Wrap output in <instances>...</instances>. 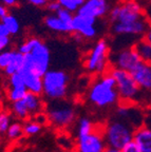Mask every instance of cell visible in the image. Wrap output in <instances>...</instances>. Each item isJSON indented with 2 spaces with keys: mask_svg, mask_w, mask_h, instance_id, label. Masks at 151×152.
I'll use <instances>...</instances> for the list:
<instances>
[{
  "mask_svg": "<svg viewBox=\"0 0 151 152\" xmlns=\"http://www.w3.org/2000/svg\"><path fill=\"white\" fill-rule=\"evenodd\" d=\"M112 31L116 35H145L149 22L144 16L142 5L135 0H127L110 11Z\"/></svg>",
  "mask_w": 151,
  "mask_h": 152,
  "instance_id": "6da1fadb",
  "label": "cell"
},
{
  "mask_svg": "<svg viewBox=\"0 0 151 152\" xmlns=\"http://www.w3.org/2000/svg\"><path fill=\"white\" fill-rule=\"evenodd\" d=\"M88 98L98 108L110 107L119 102L115 79L111 73L104 74L92 83L88 93Z\"/></svg>",
  "mask_w": 151,
  "mask_h": 152,
  "instance_id": "7a4b0ae2",
  "label": "cell"
},
{
  "mask_svg": "<svg viewBox=\"0 0 151 152\" xmlns=\"http://www.w3.org/2000/svg\"><path fill=\"white\" fill-rule=\"evenodd\" d=\"M137 127L130 121L115 116L105 127V140L107 146L122 150L133 140V134Z\"/></svg>",
  "mask_w": 151,
  "mask_h": 152,
  "instance_id": "3957f363",
  "label": "cell"
},
{
  "mask_svg": "<svg viewBox=\"0 0 151 152\" xmlns=\"http://www.w3.org/2000/svg\"><path fill=\"white\" fill-rule=\"evenodd\" d=\"M110 73L115 79L116 90L122 102H137L142 99L145 91L139 88L131 72L113 68Z\"/></svg>",
  "mask_w": 151,
  "mask_h": 152,
  "instance_id": "277c9868",
  "label": "cell"
},
{
  "mask_svg": "<svg viewBox=\"0 0 151 152\" xmlns=\"http://www.w3.org/2000/svg\"><path fill=\"white\" fill-rule=\"evenodd\" d=\"M50 61H51L50 49L45 43L39 40L31 52L24 54L23 66L21 70L33 72L43 77L45 72L49 70Z\"/></svg>",
  "mask_w": 151,
  "mask_h": 152,
  "instance_id": "5b68a950",
  "label": "cell"
},
{
  "mask_svg": "<svg viewBox=\"0 0 151 152\" xmlns=\"http://www.w3.org/2000/svg\"><path fill=\"white\" fill-rule=\"evenodd\" d=\"M69 76L60 70H48L43 76V93L49 99H62L68 90Z\"/></svg>",
  "mask_w": 151,
  "mask_h": 152,
  "instance_id": "8992f818",
  "label": "cell"
},
{
  "mask_svg": "<svg viewBox=\"0 0 151 152\" xmlns=\"http://www.w3.org/2000/svg\"><path fill=\"white\" fill-rule=\"evenodd\" d=\"M109 45L105 39H99L91 49L85 61L90 73L104 74L109 64Z\"/></svg>",
  "mask_w": 151,
  "mask_h": 152,
  "instance_id": "52a82bcc",
  "label": "cell"
},
{
  "mask_svg": "<svg viewBox=\"0 0 151 152\" xmlns=\"http://www.w3.org/2000/svg\"><path fill=\"white\" fill-rule=\"evenodd\" d=\"M48 116L55 127L66 128L75 121L76 112L73 106L68 102L53 99L48 107Z\"/></svg>",
  "mask_w": 151,
  "mask_h": 152,
  "instance_id": "ba28073f",
  "label": "cell"
},
{
  "mask_svg": "<svg viewBox=\"0 0 151 152\" xmlns=\"http://www.w3.org/2000/svg\"><path fill=\"white\" fill-rule=\"evenodd\" d=\"M104 129L94 127L92 131L84 136H79L77 140L78 152H104L107 146Z\"/></svg>",
  "mask_w": 151,
  "mask_h": 152,
  "instance_id": "9c48e42d",
  "label": "cell"
},
{
  "mask_svg": "<svg viewBox=\"0 0 151 152\" xmlns=\"http://www.w3.org/2000/svg\"><path fill=\"white\" fill-rule=\"evenodd\" d=\"M109 61L111 62L113 68L131 72L142 60L134 48H129L112 54L109 58Z\"/></svg>",
  "mask_w": 151,
  "mask_h": 152,
  "instance_id": "30bf717a",
  "label": "cell"
},
{
  "mask_svg": "<svg viewBox=\"0 0 151 152\" xmlns=\"http://www.w3.org/2000/svg\"><path fill=\"white\" fill-rule=\"evenodd\" d=\"M95 23H96V18L83 16V15L76 13L71 22L72 31L84 38L92 39L97 34V28L95 26Z\"/></svg>",
  "mask_w": 151,
  "mask_h": 152,
  "instance_id": "8fae6325",
  "label": "cell"
},
{
  "mask_svg": "<svg viewBox=\"0 0 151 152\" xmlns=\"http://www.w3.org/2000/svg\"><path fill=\"white\" fill-rule=\"evenodd\" d=\"M108 12L109 4L107 0H85L84 4L77 11V14L97 19L104 17Z\"/></svg>",
  "mask_w": 151,
  "mask_h": 152,
  "instance_id": "7c38bea8",
  "label": "cell"
},
{
  "mask_svg": "<svg viewBox=\"0 0 151 152\" xmlns=\"http://www.w3.org/2000/svg\"><path fill=\"white\" fill-rule=\"evenodd\" d=\"M135 81L139 86V88L145 92H151V64L150 62L141 61L134 66L131 71Z\"/></svg>",
  "mask_w": 151,
  "mask_h": 152,
  "instance_id": "4fadbf2b",
  "label": "cell"
},
{
  "mask_svg": "<svg viewBox=\"0 0 151 152\" xmlns=\"http://www.w3.org/2000/svg\"><path fill=\"white\" fill-rule=\"evenodd\" d=\"M133 140L143 152H151V128L144 124L137 127L133 134Z\"/></svg>",
  "mask_w": 151,
  "mask_h": 152,
  "instance_id": "5bb4252c",
  "label": "cell"
},
{
  "mask_svg": "<svg viewBox=\"0 0 151 152\" xmlns=\"http://www.w3.org/2000/svg\"><path fill=\"white\" fill-rule=\"evenodd\" d=\"M19 73L22 75V78L24 80V85H26L28 91L35 93V94L41 95L43 90V77L41 76L37 75V74L33 73V72L26 71V70H21Z\"/></svg>",
  "mask_w": 151,
  "mask_h": 152,
  "instance_id": "9a60e30c",
  "label": "cell"
},
{
  "mask_svg": "<svg viewBox=\"0 0 151 152\" xmlns=\"http://www.w3.org/2000/svg\"><path fill=\"white\" fill-rule=\"evenodd\" d=\"M45 24L49 30L53 32H57V33H71V32H73L71 23L65 22L56 14L48 15L45 18Z\"/></svg>",
  "mask_w": 151,
  "mask_h": 152,
  "instance_id": "2e32d148",
  "label": "cell"
},
{
  "mask_svg": "<svg viewBox=\"0 0 151 152\" xmlns=\"http://www.w3.org/2000/svg\"><path fill=\"white\" fill-rule=\"evenodd\" d=\"M22 100L26 104L30 114H33V115H36L37 113L41 112L43 108V99H41L39 94H35V93L28 91L26 94L24 95V97L22 98Z\"/></svg>",
  "mask_w": 151,
  "mask_h": 152,
  "instance_id": "e0dca14e",
  "label": "cell"
},
{
  "mask_svg": "<svg viewBox=\"0 0 151 152\" xmlns=\"http://www.w3.org/2000/svg\"><path fill=\"white\" fill-rule=\"evenodd\" d=\"M23 61H24V55L19 52L18 50L14 51V55L12 57V60L9 64V66L4 69L5 74L7 76H11L13 74L20 72V70L23 66Z\"/></svg>",
  "mask_w": 151,
  "mask_h": 152,
  "instance_id": "ac0fdd59",
  "label": "cell"
},
{
  "mask_svg": "<svg viewBox=\"0 0 151 152\" xmlns=\"http://www.w3.org/2000/svg\"><path fill=\"white\" fill-rule=\"evenodd\" d=\"M133 48L137 52L142 61L151 64V43H149L146 39H143L139 41Z\"/></svg>",
  "mask_w": 151,
  "mask_h": 152,
  "instance_id": "d6986e66",
  "label": "cell"
},
{
  "mask_svg": "<svg viewBox=\"0 0 151 152\" xmlns=\"http://www.w3.org/2000/svg\"><path fill=\"white\" fill-rule=\"evenodd\" d=\"M2 23L5 26L7 30L9 31L10 35H16L20 31V23L17 17H15L12 14H7L4 18L1 19Z\"/></svg>",
  "mask_w": 151,
  "mask_h": 152,
  "instance_id": "ffe728a7",
  "label": "cell"
},
{
  "mask_svg": "<svg viewBox=\"0 0 151 152\" xmlns=\"http://www.w3.org/2000/svg\"><path fill=\"white\" fill-rule=\"evenodd\" d=\"M12 112L20 119H26L30 115L28 108L22 99L14 102L12 104Z\"/></svg>",
  "mask_w": 151,
  "mask_h": 152,
  "instance_id": "44dd1931",
  "label": "cell"
},
{
  "mask_svg": "<svg viewBox=\"0 0 151 152\" xmlns=\"http://www.w3.org/2000/svg\"><path fill=\"white\" fill-rule=\"evenodd\" d=\"M62 7L69 10L72 13H77L79 7L84 4L85 0H57Z\"/></svg>",
  "mask_w": 151,
  "mask_h": 152,
  "instance_id": "7402d4cb",
  "label": "cell"
},
{
  "mask_svg": "<svg viewBox=\"0 0 151 152\" xmlns=\"http://www.w3.org/2000/svg\"><path fill=\"white\" fill-rule=\"evenodd\" d=\"M7 134L10 140H17L23 134V126L19 123L11 124L7 131Z\"/></svg>",
  "mask_w": 151,
  "mask_h": 152,
  "instance_id": "603a6c76",
  "label": "cell"
},
{
  "mask_svg": "<svg viewBox=\"0 0 151 152\" xmlns=\"http://www.w3.org/2000/svg\"><path fill=\"white\" fill-rule=\"evenodd\" d=\"M28 92V89L26 88H13V87H10L9 91H7V97L12 102H17V100H20L24 97V95Z\"/></svg>",
  "mask_w": 151,
  "mask_h": 152,
  "instance_id": "cb8c5ba5",
  "label": "cell"
},
{
  "mask_svg": "<svg viewBox=\"0 0 151 152\" xmlns=\"http://www.w3.org/2000/svg\"><path fill=\"white\" fill-rule=\"evenodd\" d=\"M10 33L7 30L5 26L2 23V21H0V52H2L3 50H7V47L10 45Z\"/></svg>",
  "mask_w": 151,
  "mask_h": 152,
  "instance_id": "d4e9b609",
  "label": "cell"
},
{
  "mask_svg": "<svg viewBox=\"0 0 151 152\" xmlns=\"http://www.w3.org/2000/svg\"><path fill=\"white\" fill-rule=\"evenodd\" d=\"M93 129H94V125L91 123L89 118H86V117L81 118L78 124V137L90 133Z\"/></svg>",
  "mask_w": 151,
  "mask_h": 152,
  "instance_id": "484cf974",
  "label": "cell"
},
{
  "mask_svg": "<svg viewBox=\"0 0 151 152\" xmlns=\"http://www.w3.org/2000/svg\"><path fill=\"white\" fill-rule=\"evenodd\" d=\"M40 39H38V38H30V39H28V40L23 41V42L21 43V45L18 47V51L20 53H22V54H28V53H30L32 50H33V48L36 45V43L39 41Z\"/></svg>",
  "mask_w": 151,
  "mask_h": 152,
  "instance_id": "4316f807",
  "label": "cell"
},
{
  "mask_svg": "<svg viewBox=\"0 0 151 152\" xmlns=\"http://www.w3.org/2000/svg\"><path fill=\"white\" fill-rule=\"evenodd\" d=\"M41 130V125L37 121H29L23 126V133L26 135H35L37 133L40 132Z\"/></svg>",
  "mask_w": 151,
  "mask_h": 152,
  "instance_id": "83f0119b",
  "label": "cell"
},
{
  "mask_svg": "<svg viewBox=\"0 0 151 152\" xmlns=\"http://www.w3.org/2000/svg\"><path fill=\"white\" fill-rule=\"evenodd\" d=\"M14 50H3L0 52V69L4 70L12 60Z\"/></svg>",
  "mask_w": 151,
  "mask_h": 152,
  "instance_id": "f1b7e54d",
  "label": "cell"
},
{
  "mask_svg": "<svg viewBox=\"0 0 151 152\" xmlns=\"http://www.w3.org/2000/svg\"><path fill=\"white\" fill-rule=\"evenodd\" d=\"M9 83L10 87H13V88H26L24 85L23 78H22V75L19 72L10 76Z\"/></svg>",
  "mask_w": 151,
  "mask_h": 152,
  "instance_id": "f546056e",
  "label": "cell"
},
{
  "mask_svg": "<svg viewBox=\"0 0 151 152\" xmlns=\"http://www.w3.org/2000/svg\"><path fill=\"white\" fill-rule=\"evenodd\" d=\"M10 125H11V115L7 112L0 113V134L7 133Z\"/></svg>",
  "mask_w": 151,
  "mask_h": 152,
  "instance_id": "4dcf8cb0",
  "label": "cell"
},
{
  "mask_svg": "<svg viewBox=\"0 0 151 152\" xmlns=\"http://www.w3.org/2000/svg\"><path fill=\"white\" fill-rule=\"evenodd\" d=\"M55 14L57 15V16L59 17V18L62 19V20H64L65 22H67V23H71L72 22V19H73L74 15L72 12H70L69 10L67 9H64V7H62V9H59L58 11H57Z\"/></svg>",
  "mask_w": 151,
  "mask_h": 152,
  "instance_id": "1f68e13d",
  "label": "cell"
},
{
  "mask_svg": "<svg viewBox=\"0 0 151 152\" xmlns=\"http://www.w3.org/2000/svg\"><path fill=\"white\" fill-rule=\"evenodd\" d=\"M122 152H143V151L141 150V148L137 146L136 142L132 140L122 149Z\"/></svg>",
  "mask_w": 151,
  "mask_h": 152,
  "instance_id": "d6a6232c",
  "label": "cell"
},
{
  "mask_svg": "<svg viewBox=\"0 0 151 152\" xmlns=\"http://www.w3.org/2000/svg\"><path fill=\"white\" fill-rule=\"evenodd\" d=\"M35 121H37L39 125H45V124H48V121H49V116H48V114H45L43 113V112H39V113H37L35 115Z\"/></svg>",
  "mask_w": 151,
  "mask_h": 152,
  "instance_id": "836d02e7",
  "label": "cell"
},
{
  "mask_svg": "<svg viewBox=\"0 0 151 152\" xmlns=\"http://www.w3.org/2000/svg\"><path fill=\"white\" fill-rule=\"evenodd\" d=\"M47 7H48V10H49L51 13H56L59 9H62V5L59 4V2L57 0L56 1H50V2H48Z\"/></svg>",
  "mask_w": 151,
  "mask_h": 152,
  "instance_id": "e575fe53",
  "label": "cell"
},
{
  "mask_svg": "<svg viewBox=\"0 0 151 152\" xmlns=\"http://www.w3.org/2000/svg\"><path fill=\"white\" fill-rule=\"evenodd\" d=\"M28 1L33 5H35V7H45L49 2L48 0H28Z\"/></svg>",
  "mask_w": 151,
  "mask_h": 152,
  "instance_id": "d590c367",
  "label": "cell"
},
{
  "mask_svg": "<svg viewBox=\"0 0 151 152\" xmlns=\"http://www.w3.org/2000/svg\"><path fill=\"white\" fill-rule=\"evenodd\" d=\"M7 14H9L7 7L5 4H3V3H0V20L2 18H4Z\"/></svg>",
  "mask_w": 151,
  "mask_h": 152,
  "instance_id": "8d00e7d4",
  "label": "cell"
},
{
  "mask_svg": "<svg viewBox=\"0 0 151 152\" xmlns=\"http://www.w3.org/2000/svg\"><path fill=\"white\" fill-rule=\"evenodd\" d=\"M0 2L5 4L7 7H14L15 4H17L18 0H0Z\"/></svg>",
  "mask_w": 151,
  "mask_h": 152,
  "instance_id": "74e56055",
  "label": "cell"
},
{
  "mask_svg": "<svg viewBox=\"0 0 151 152\" xmlns=\"http://www.w3.org/2000/svg\"><path fill=\"white\" fill-rule=\"evenodd\" d=\"M144 39H146L149 43H151V26H149V28L147 30L146 33H145V38H144Z\"/></svg>",
  "mask_w": 151,
  "mask_h": 152,
  "instance_id": "f35d334b",
  "label": "cell"
},
{
  "mask_svg": "<svg viewBox=\"0 0 151 152\" xmlns=\"http://www.w3.org/2000/svg\"><path fill=\"white\" fill-rule=\"evenodd\" d=\"M104 152H122V150L115 149V148H111V147H107Z\"/></svg>",
  "mask_w": 151,
  "mask_h": 152,
  "instance_id": "ab89813d",
  "label": "cell"
}]
</instances>
